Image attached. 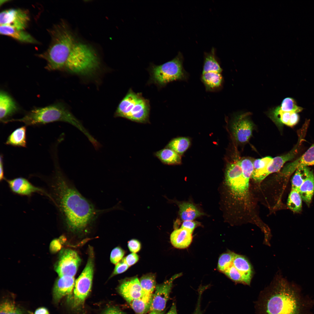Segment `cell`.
<instances>
[{"label": "cell", "mask_w": 314, "mask_h": 314, "mask_svg": "<svg viewBox=\"0 0 314 314\" xmlns=\"http://www.w3.org/2000/svg\"><path fill=\"white\" fill-rule=\"evenodd\" d=\"M310 172V169L307 166L298 168L292 179L291 190L298 191L301 186L308 178Z\"/></svg>", "instance_id": "obj_33"}, {"label": "cell", "mask_w": 314, "mask_h": 314, "mask_svg": "<svg viewBox=\"0 0 314 314\" xmlns=\"http://www.w3.org/2000/svg\"><path fill=\"white\" fill-rule=\"evenodd\" d=\"M204 288H201L199 290L198 296L195 308L192 314H203L201 309V301L202 294Z\"/></svg>", "instance_id": "obj_42"}, {"label": "cell", "mask_w": 314, "mask_h": 314, "mask_svg": "<svg viewBox=\"0 0 314 314\" xmlns=\"http://www.w3.org/2000/svg\"><path fill=\"white\" fill-rule=\"evenodd\" d=\"M183 55L179 52L173 59L162 65L151 63L149 83L161 87L174 81L186 80L188 74L183 67Z\"/></svg>", "instance_id": "obj_8"}, {"label": "cell", "mask_w": 314, "mask_h": 314, "mask_svg": "<svg viewBox=\"0 0 314 314\" xmlns=\"http://www.w3.org/2000/svg\"><path fill=\"white\" fill-rule=\"evenodd\" d=\"M298 191L303 200L309 204L314 193V175L312 171H310L308 178L301 186Z\"/></svg>", "instance_id": "obj_30"}, {"label": "cell", "mask_w": 314, "mask_h": 314, "mask_svg": "<svg viewBox=\"0 0 314 314\" xmlns=\"http://www.w3.org/2000/svg\"><path fill=\"white\" fill-rule=\"evenodd\" d=\"M101 314H126L118 308L110 307L106 309Z\"/></svg>", "instance_id": "obj_44"}, {"label": "cell", "mask_w": 314, "mask_h": 314, "mask_svg": "<svg viewBox=\"0 0 314 314\" xmlns=\"http://www.w3.org/2000/svg\"><path fill=\"white\" fill-rule=\"evenodd\" d=\"M305 303L295 286L276 277L260 293L255 304L256 314H304Z\"/></svg>", "instance_id": "obj_2"}, {"label": "cell", "mask_w": 314, "mask_h": 314, "mask_svg": "<svg viewBox=\"0 0 314 314\" xmlns=\"http://www.w3.org/2000/svg\"><path fill=\"white\" fill-rule=\"evenodd\" d=\"M204 54L201 80L206 90L215 91L220 88L222 84V69L216 58L214 48Z\"/></svg>", "instance_id": "obj_9"}, {"label": "cell", "mask_w": 314, "mask_h": 314, "mask_svg": "<svg viewBox=\"0 0 314 314\" xmlns=\"http://www.w3.org/2000/svg\"><path fill=\"white\" fill-rule=\"evenodd\" d=\"M302 199L299 191L291 190L288 199V207L295 212L300 211L302 208Z\"/></svg>", "instance_id": "obj_35"}, {"label": "cell", "mask_w": 314, "mask_h": 314, "mask_svg": "<svg viewBox=\"0 0 314 314\" xmlns=\"http://www.w3.org/2000/svg\"><path fill=\"white\" fill-rule=\"evenodd\" d=\"M223 273L233 281L247 285L250 284L253 274L248 260L235 253L231 263Z\"/></svg>", "instance_id": "obj_11"}, {"label": "cell", "mask_w": 314, "mask_h": 314, "mask_svg": "<svg viewBox=\"0 0 314 314\" xmlns=\"http://www.w3.org/2000/svg\"><path fill=\"white\" fill-rule=\"evenodd\" d=\"M153 294L145 295L128 302L135 314H146L150 311Z\"/></svg>", "instance_id": "obj_27"}, {"label": "cell", "mask_w": 314, "mask_h": 314, "mask_svg": "<svg viewBox=\"0 0 314 314\" xmlns=\"http://www.w3.org/2000/svg\"><path fill=\"white\" fill-rule=\"evenodd\" d=\"M180 275H175L170 279L156 285L153 293L149 312H162L165 309L169 300L173 281Z\"/></svg>", "instance_id": "obj_14"}, {"label": "cell", "mask_w": 314, "mask_h": 314, "mask_svg": "<svg viewBox=\"0 0 314 314\" xmlns=\"http://www.w3.org/2000/svg\"><path fill=\"white\" fill-rule=\"evenodd\" d=\"M15 121L23 122L25 126L43 124L55 122H65L77 128L90 141H92L94 139L81 122L64 105L61 103H56L44 107L35 108L28 112L23 117L9 119L7 123Z\"/></svg>", "instance_id": "obj_5"}, {"label": "cell", "mask_w": 314, "mask_h": 314, "mask_svg": "<svg viewBox=\"0 0 314 314\" xmlns=\"http://www.w3.org/2000/svg\"><path fill=\"white\" fill-rule=\"evenodd\" d=\"M253 169V161L245 158L229 163L226 169L225 183L230 196L245 210L251 207L249 181Z\"/></svg>", "instance_id": "obj_3"}, {"label": "cell", "mask_w": 314, "mask_h": 314, "mask_svg": "<svg viewBox=\"0 0 314 314\" xmlns=\"http://www.w3.org/2000/svg\"><path fill=\"white\" fill-rule=\"evenodd\" d=\"M54 161L50 198L56 205L63 223L70 231L74 233L84 231L106 210L97 209L83 196L65 176L57 160Z\"/></svg>", "instance_id": "obj_1"}, {"label": "cell", "mask_w": 314, "mask_h": 314, "mask_svg": "<svg viewBox=\"0 0 314 314\" xmlns=\"http://www.w3.org/2000/svg\"><path fill=\"white\" fill-rule=\"evenodd\" d=\"M150 106L149 101L140 93L131 89L119 104L114 116L122 117L141 123L149 122Z\"/></svg>", "instance_id": "obj_7"}, {"label": "cell", "mask_w": 314, "mask_h": 314, "mask_svg": "<svg viewBox=\"0 0 314 314\" xmlns=\"http://www.w3.org/2000/svg\"><path fill=\"white\" fill-rule=\"evenodd\" d=\"M34 314H49V312L46 308L41 307L37 308L35 310Z\"/></svg>", "instance_id": "obj_46"}, {"label": "cell", "mask_w": 314, "mask_h": 314, "mask_svg": "<svg viewBox=\"0 0 314 314\" xmlns=\"http://www.w3.org/2000/svg\"><path fill=\"white\" fill-rule=\"evenodd\" d=\"M0 314H28L23 308L17 305L14 300L5 298L1 302Z\"/></svg>", "instance_id": "obj_31"}, {"label": "cell", "mask_w": 314, "mask_h": 314, "mask_svg": "<svg viewBox=\"0 0 314 314\" xmlns=\"http://www.w3.org/2000/svg\"><path fill=\"white\" fill-rule=\"evenodd\" d=\"M142 289L145 294H153L156 286L154 274L149 273L143 275L139 280Z\"/></svg>", "instance_id": "obj_34"}, {"label": "cell", "mask_w": 314, "mask_h": 314, "mask_svg": "<svg viewBox=\"0 0 314 314\" xmlns=\"http://www.w3.org/2000/svg\"><path fill=\"white\" fill-rule=\"evenodd\" d=\"M9 188L13 193L22 196H30L35 192L50 196L42 189L33 185L26 179L19 177L11 179H6Z\"/></svg>", "instance_id": "obj_17"}, {"label": "cell", "mask_w": 314, "mask_h": 314, "mask_svg": "<svg viewBox=\"0 0 314 314\" xmlns=\"http://www.w3.org/2000/svg\"><path fill=\"white\" fill-rule=\"evenodd\" d=\"M56 270L59 277H74L81 263V259L77 252L73 250L66 249L60 253Z\"/></svg>", "instance_id": "obj_12"}, {"label": "cell", "mask_w": 314, "mask_h": 314, "mask_svg": "<svg viewBox=\"0 0 314 314\" xmlns=\"http://www.w3.org/2000/svg\"><path fill=\"white\" fill-rule=\"evenodd\" d=\"M5 144L15 147H26V126L20 127L14 130L8 137Z\"/></svg>", "instance_id": "obj_29"}, {"label": "cell", "mask_w": 314, "mask_h": 314, "mask_svg": "<svg viewBox=\"0 0 314 314\" xmlns=\"http://www.w3.org/2000/svg\"><path fill=\"white\" fill-rule=\"evenodd\" d=\"M100 62L94 49L88 44L77 41L67 61L65 71L82 76L93 74L100 67Z\"/></svg>", "instance_id": "obj_6"}, {"label": "cell", "mask_w": 314, "mask_h": 314, "mask_svg": "<svg viewBox=\"0 0 314 314\" xmlns=\"http://www.w3.org/2000/svg\"><path fill=\"white\" fill-rule=\"evenodd\" d=\"M248 115L246 113L238 116L232 123L233 135L237 141L241 143L247 142L252 135L253 124L248 118Z\"/></svg>", "instance_id": "obj_15"}, {"label": "cell", "mask_w": 314, "mask_h": 314, "mask_svg": "<svg viewBox=\"0 0 314 314\" xmlns=\"http://www.w3.org/2000/svg\"><path fill=\"white\" fill-rule=\"evenodd\" d=\"M280 108L282 110L286 111H293L297 113L302 111L303 108L297 105L295 101L292 98L287 97L282 101Z\"/></svg>", "instance_id": "obj_37"}, {"label": "cell", "mask_w": 314, "mask_h": 314, "mask_svg": "<svg viewBox=\"0 0 314 314\" xmlns=\"http://www.w3.org/2000/svg\"><path fill=\"white\" fill-rule=\"evenodd\" d=\"M87 263L81 274L75 281L73 305L77 307L82 304L91 288L94 268V256L90 249Z\"/></svg>", "instance_id": "obj_10"}, {"label": "cell", "mask_w": 314, "mask_h": 314, "mask_svg": "<svg viewBox=\"0 0 314 314\" xmlns=\"http://www.w3.org/2000/svg\"><path fill=\"white\" fill-rule=\"evenodd\" d=\"M129 267L124 258L116 264L113 274L117 275L124 272L127 270Z\"/></svg>", "instance_id": "obj_39"}, {"label": "cell", "mask_w": 314, "mask_h": 314, "mask_svg": "<svg viewBox=\"0 0 314 314\" xmlns=\"http://www.w3.org/2000/svg\"><path fill=\"white\" fill-rule=\"evenodd\" d=\"M192 234L187 230L180 228L175 229L170 236L171 242L174 247L179 249L188 247L192 239Z\"/></svg>", "instance_id": "obj_23"}, {"label": "cell", "mask_w": 314, "mask_h": 314, "mask_svg": "<svg viewBox=\"0 0 314 314\" xmlns=\"http://www.w3.org/2000/svg\"><path fill=\"white\" fill-rule=\"evenodd\" d=\"M125 261L129 266L135 263L139 260V257L136 253H132L124 257Z\"/></svg>", "instance_id": "obj_43"}, {"label": "cell", "mask_w": 314, "mask_h": 314, "mask_svg": "<svg viewBox=\"0 0 314 314\" xmlns=\"http://www.w3.org/2000/svg\"><path fill=\"white\" fill-rule=\"evenodd\" d=\"M313 165H314V144L300 157L286 165L281 174L285 177H288L300 167Z\"/></svg>", "instance_id": "obj_20"}, {"label": "cell", "mask_w": 314, "mask_h": 314, "mask_svg": "<svg viewBox=\"0 0 314 314\" xmlns=\"http://www.w3.org/2000/svg\"><path fill=\"white\" fill-rule=\"evenodd\" d=\"M50 33L51 42L49 48L38 56L46 60L47 69L64 70L68 58L76 42L74 35L64 21L54 26Z\"/></svg>", "instance_id": "obj_4"}, {"label": "cell", "mask_w": 314, "mask_h": 314, "mask_svg": "<svg viewBox=\"0 0 314 314\" xmlns=\"http://www.w3.org/2000/svg\"><path fill=\"white\" fill-rule=\"evenodd\" d=\"M3 156L1 154L0 158V180L1 181L5 179L4 176Z\"/></svg>", "instance_id": "obj_45"}, {"label": "cell", "mask_w": 314, "mask_h": 314, "mask_svg": "<svg viewBox=\"0 0 314 314\" xmlns=\"http://www.w3.org/2000/svg\"><path fill=\"white\" fill-rule=\"evenodd\" d=\"M118 291L128 303L147 295L143 292L137 277L124 279L119 285Z\"/></svg>", "instance_id": "obj_16"}, {"label": "cell", "mask_w": 314, "mask_h": 314, "mask_svg": "<svg viewBox=\"0 0 314 314\" xmlns=\"http://www.w3.org/2000/svg\"><path fill=\"white\" fill-rule=\"evenodd\" d=\"M29 20L28 12L21 9L5 10L0 14V25L9 26L19 30L25 29Z\"/></svg>", "instance_id": "obj_13"}, {"label": "cell", "mask_w": 314, "mask_h": 314, "mask_svg": "<svg viewBox=\"0 0 314 314\" xmlns=\"http://www.w3.org/2000/svg\"><path fill=\"white\" fill-rule=\"evenodd\" d=\"M17 107L11 97L6 92L1 91L0 93V121L5 123L8 117L17 110Z\"/></svg>", "instance_id": "obj_22"}, {"label": "cell", "mask_w": 314, "mask_h": 314, "mask_svg": "<svg viewBox=\"0 0 314 314\" xmlns=\"http://www.w3.org/2000/svg\"><path fill=\"white\" fill-rule=\"evenodd\" d=\"M1 34L11 37L19 42L37 44L38 41L31 35L23 30H19L11 27L0 25Z\"/></svg>", "instance_id": "obj_24"}, {"label": "cell", "mask_w": 314, "mask_h": 314, "mask_svg": "<svg viewBox=\"0 0 314 314\" xmlns=\"http://www.w3.org/2000/svg\"><path fill=\"white\" fill-rule=\"evenodd\" d=\"M269 114L274 121L290 126L295 125L299 119L297 113L293 111L283 110L279 106L273 108L270 112Z\"/></svg>", "instance_id": "obj_21"}, {"label": "cell", "mask_w": 314, "mask_h": 314, "mask_svg": "<svg viewBox=\"0 0 314 314\" xmlns=\"http://www.w3.org/2000/svg\"><path fill=\"white\" fill-rule=\"evenodd\" d=\"M74 277L66 276L59 277L56 282L52 292L53 302L58 304L64 296L69 295L75 286Z\"/></svg>", "instance_id": "obj_18"}, {"label": "cell", "mask_w": 314, "mask_h": 314, "mask_svg": "<svg viewBox=\"0 0 314 314\" xmlns=\"http://www.w3.org/2000/svg\"><path fill=\"white\" fill-rule=\"evenodd\" d=\"M199 224L197 222L193 221H184L181 228L185 229L192 234L195 229L199 225Z\"/></svg>", "instance_id": "obj_40"}, {"label": "cell", "mask_w": 314, "mask_h": 314, "mask_svg": "<svg viewBox=\"0 0 314 314\" xmlns=\"http://www.w3.org/2000/svg\"><path fill=\"white\" fill-rule=\"evenodd\" d=\"M165 314H178L175 303H173L172 304L170 310Z\"/></svg>", "instance_id": "obj_47"}, {"label": "cell", "mask_w": 314, "mask_h": 314, "mask_svg": "<svg viewBox=\"0 0 314 314\" xmlns=\"http://www.w3.org/2000/svg\"><path fill=\"white\" fill-rule=\"evenodd\" d=\"M128 247L132 253H136L140 250L141 247L140 242L136 239H132L128 242Z\"/></svg>", "instance_id": "obj_41"}, {"label": "cell", "mask_w": 314, "mask_h": 314, "mask_svg": "<svg viewBox=\"0 0 314 314\" xmlns=\"http://www.w3.org/2000/svg\"><path fill=\"white\" fill-rule=\"evenodd\" d=\"M124 252L120 247H117L112 251L110 259L111 262L114 264H117L123 258Z\"/></svg>", "instance_id": "obj_38"}, {"label": "cell", "mask_w": 314, "mask_h": 314, "mask_svg": "<svg viewBox=\"0 0 314 314\" xmlns=\"http://www.w3.org/2000/svg\"><path fill=\"white\" fill-rule=\"evenodd\" d=\"M154 155L164 164L176 165L181 163V156L168 148L165 147L157 151L154 153Z\"/></svg>", "instance_id": "obj_28"}, {"label": "cell", "mask_w": 314, "mask_h": 314, "mask_svg": "<svg viewBox=\"0 0 314 314\" xmlns=\"http://www.w3.org/2000/svg\"><path fill=\"white\" fill-rule=\"evenodd\" d=\"M179 214L183 221H193L204 215L193 204L187 202L179 203Z\"/></svg>", "instance_id": "obj_25"}, {"label": "cell", "mask_w": 314, "mask_h": 314, "mask_svg": "<svg viewBox=\"0 0 314 314\" xmlns=\"http://www.w3.org/2000/svg\"><path fill=\"white\" fill-rule=\"evenodd\" d=\"M304 140L303 136H298L297 143L288 153L272 158L267 167L265 173L266 177L270 174L279 171L286 162L294 158L298 153Z\"/></svg>", "instance_id": "obj_19"}, {"label": "cell", "mask_w": 314, "mask_h": 314, "mask_svg": "<svg viewBox=\"0 0 314 314\" xmlns=\"http://www.w3.org/2000/svg\"><path fill=\"white\" fill-rule=\"evenodd\" d=\"M272 158L270 156H266L253 161L254 169L251 177L254 181L260 182L266 177L267 168Z\"/></svg>", "instance_id": "obj_26"}, {"label": "cell", "mask_w": 314, "mask_h": 314, "mask_svg": "<svg viewBox=\"0 0 314 314\" xmlns=\"http://www.w3.org/2000/svg\"><path fill=\"white\" fill-rule=\"evenodd\" d=\"M190 144V141L189 138L179 137L172 140L165 147L170 149L181 156L188 149Z\"/></svg>", "instance_id": "obj_32"}, {"label": "cell", "mask_w": 314, "mask_h": 314, "mask_svg": "<svg viewBox=\"0 0 314 314\" xmlns=\"http://www.w3.org/2000/svg\"><path fill=\"white\" fill-rule=\"evenodd\" d=\"M235 253L231 251L222 254L219 258L217 268L220 271L223 272L232 262Z\"/></svg>", "instance_id": "obj_36"}, {"label": "cell", "mask_w": 314, "mask_h": 314, "mask_svg": "<svg viewBox=\"0 0 314 314\" xmlns=\"http://www.w3.org/2000/svg\"><path fill=\"white\" fill-rule=\"evenodd\" d=\"M149 314H164V311L162 312L152 311L150 312Z\"/></svg>", "instance_id": "obj_48"}]
</instances>
